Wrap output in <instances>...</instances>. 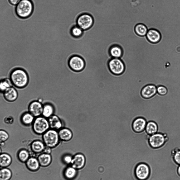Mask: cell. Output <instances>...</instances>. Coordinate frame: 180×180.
Returning a JSON list of instances; mask_svg holds the SVG:
<instances>
[{
	"mask_svg": "<svg viewBox=\"0 0 180 180\" xmlns=\"http://www.w3.org/2000/svg\"><path fill=\"white\" fill-rule=\"evenodd\" d=\"M10 80L12 84L18 88L25 87L28 84L29 78L26 72L23 69L16 68L11 72Z\"/></svg>",
	"mask_w": 180,
	"mask_h": 180,
	"instance_id": "6da1fadb",
	"label": "cell"
},
{
	"mask_svg": "<svg viewBox=\"0 0 180 180\" xmlns=\"http://www.w3.org/2000/svg\"><path fill=\"white\" fill-rule=\"evenodd\" d=\"M33 9V4L31 0H21L16 5L15 12L20 18L25 19L31 16Z\"/></svg>",
	"mask_w": 180,
	"mask_h": 180,
	"instance_id": "7a4b0ae2",
	"label": "cell"
},
{
	"mask_svg": "<svg viewBox=\"0 0 180 180\" xmlns=\"http://www.w3.org/2000/svg\"><path fill=\"white\" fill-rule=\"evenodd\" d=\"M32 125L33 132L38 135H42L50 128L48 120L43 116L36 117Z\"/></svg>",
	"mask_w": 180,
	"mask_h": 180,
	"instance_id": "3957f363",
	"label": "cell"
},
{
	"mask_svg": "<svg viewBox=\"0 0 180 180\" xmlns=\"http://www.w3.org/2000/svg\"><path fill=\"white\" fill-rule=\"evenodd\" d=\"M42 139L46 146L51 148L57 146L60 140L58 131L51 129H49L42 135Z\"/></svg>",
	"mask_w": 180,
	"mask_h": 180,
	"instance_id": "277c9868",
	"label": "cell"
},
{
	"mask_svg": "<svg viewBox=\"0 0 180 180\" xmlns=\"http://www.w3.org/2000/svg\"><path fill=\"white\" fill-rule=\"evenodd\" d=\"M94 20L92 16L87 13H84L80 15L77 20L78 26L83 30L90 29L93 25Z\"/></svg>",
	"mask_w": 180,
	"mask_h": 180,
	"instance_id": "5b68a950",
	"label": "cell"
},
{
	"mask_svg": "<svg viewBox=\"0 0 180 180\" xmlns=\"http://www.w3.org/2000/svg\"><path fill=\"white\" fill-rule=\"evenodd\" d=\"M166 141L165 136L162 134L157 132L150 135L148 142L150 147L154 149H158L162 146Z\"/></svg>",
	"mask_w": 180,
	"mask_h": 180,
	"instance_id": "8992f818",
	"label": "cell"
},
{
	"mask_svg": "<svg viewBox=\"0 0 180 180\" xmlns=\"http://www.w3.org/2000/svg\"><path fill=\"white\" fill-rule=\"evenodd\" d=\"M108 65L111 72L116 75L122 73L125 69L124 64L119 58H113L109 61Z\"/></svg>",
	"mask_w": 180,
	"mask_h": 180,
	"instance_id": "52a82bcc",
	"label": "cell"
},
{
	"mask_svg": "<svg viewBox=\"0 0 180 180\" xmlns=\"http://www.w3.org/2000/svg\"><path fill=\"white\" fill-rule=\"evenodd\" d=\"M136 177L139 180H145L149 177L150 172L148 166L144 163H141L137 165L135 169Z\"/></svg>",
	"mask_w": 180,
	"mask_h": 180,
	"instance_id": "ba28073f",
	"label": "cell"
},
{
	"mask_svg": "<svg viewBox=\"0 0 180 180\" xmlns=\"http://www.w3.org/2000/svg\"><path fill=\"white\" fill-rule=\"evenodd\" d=\"M69 64L73 70L79 72L84 69L85 66V63L84 60L81 57L77 55H74L69 59Z\"/></svg>",
	"mask_w": 180,
	"mask_h": 180,
	"instance_id": "9c48e42d",
	"label": "cell"
},
{
	"mask_svg": "<svg viewBox=\"0 0 180 180\" xmlns=\"http://www.w3.org/2000/svg\"><path fill=\"white\" fill-rule=\"evenodd\" d=\"M43 106V105L40 102L37 101H33L28 105V112L35 117L41 116L42 114Z\"/></svg>",
	"mask_w": 180,
	"mask_h": 180,
	"instance_id": "30bf717a",
	"label": "cell"
},
{
	"mask_svg": "<svg viewBox=\"0 0 180 180\" xmlns=\"http://www.w3.org/2000/svg\"><path fill=\"white\" fill-rule=\"evenodd\" d=\"M85 163V158L82 154L79 153L72 157L71 163V166L76 170L82 168Z\"/></svg>",
	"mask_w": 180,
	"mask_h": 180,
	"instance_id": "8fae6325",
	"label": "cell"
},
{
	"mask_svg": "<svg viewBox=\"0 0 180 180\" xmlns=\"http://www.w3.org/2000/svg\"><path fill=\"white\" fill-rule=\"evenodd\" d=\"M147 122L146 120L142 117H138L135 119L132 124L133 130L137 132H140L145 129Z\"/></svg>",
	"mask_w": 180,
	"mask_h": 180,
	"instance_id": "7c38bea8",
	"label": "cell"
},
{
	"mask_svg": "<svg viewBox=\"0 0 180 180\" xmlns=\"http://www.w3.org/2000/svg\"><path fill=\"white\" fill-rule=\"evenodd\" d=\"M157 93V87L153 84H148L142 89L141 94L145 98H149L155 95Z\"/></svg>",
	"mask_w": 180,
	"mask_h": 180,
	"instance_id": "4fadbf2b",
	"label": "cell"
},
{
	"mask_svg": "<svg viewBox=\"0 0 180 180\" xmlns=\"http://www.w3.org/2000/svg\"><path fill=\"white\" fill-rule=\"evenodd\" d=\"M50 128L58 131L63 127L62 121L57 115H53L48 118Z\"/></svg>",
	"mask_w": 180,
	"mask_h": 180,
	"instance_id": "5bb4252c",
	"label": "cell"
},
{
	"mask_svg": "<svg viewBox=\"0 0 180 180\" xmlns=\"http://www.w3.org/2000/svg\"><path fill=\"white\" fill-rule=\"evenodd\" d=\"M3 92L4 98L8 102H13L16 101L18 98V93L13 87H10Z\"/></svg>",
	"mask_w": 180,
	"mask_h": 180,
	"instance_id": "9a60e30c",
	"label": "cell"
},
{
	"mask_svg": "<svg viewBox=\"0 0 180 180\" xmlns=\"http://www.w3.org/2000/svg\"><path fill=\"white\" fill-rule=\"evenodd\" d=\"M146 36L148 40L153 43L158 42L161 39V35L160 32L154 29L148 30Z\"/></svg>",
	"mask_w": 180,
	"mask_h": 180,
	"instance_id": "2e32d148",
	"label": "cell"
},
{
	"mask_svg": "<svg viewBox=\"0 0 180 180\" xmlns=\"http://www.w3.org/2000/svg\"><path fill=\"white\" fill-rule=\"evenodd\" d=\"M58 131L60 140L68 141L70 140L72 138V132L68 128L63 127Z\"/></svg>",
	"mask_w": 180,
	"mask_h": 180,
	"instance_id": "e0dca14e",
	"label": "cell"
},
{
	"mask_svg": "<svg viewBox=\"0 0 180 180\" xmlns=\"http://www.w3.org/2000/svg\"><path fill=\"white\" fill-rule=\"evenodd\" d=\"M38 160L41 166L45 167L50 164L52 161V157L49 154L44 153L38 156Z\"/></svg>",
	"mask_w": 180,
	"mask_h": 180,
	"instance_id": "ac0fdd59",
	"label": "cell"
},
{
	"mask_svg": "<svg viewBox=\"0 0 180 180\" xmlns=\"http://www.w3.org/2000/svg\"><path fill=\"white\" fill-rule=\"evenodd\" d=\"M35 117L29 112L24 113L21 116V121L22 123L26 126L32 125L34 120Z\"/></svg>",
	"mask_w": 180,
	"mask_h": 180,
	"instance_id": "d6986e66",
	"label": "cell"
},
{
	"mask_svg": "<svg viewBox=\"0 0 180 180\" xmlns=\"http://www.w3.org/2000/svg\"><path fill=\"white\" fill-rule=\"evenodd\" d=\"M45 145L43 142L39 140H35L32 143L31 147L34 152L39 153L44 150L45 147Z\"/></svg>",
	"mask_w": 180,
	"mask_h": 180,
	"instance_id": "ffe728a7",
	"label": "cell"
},
{
	"mask_svg": "<svg viewBox=\"0 0 180 180\" xmlns=\"http://www.w3.org/2000/svg\"><path fill=\"white\" fill-rule=\"evenodd\" d=\"M26 164L28 169L32 171L37 170L40 165L38 160L33 157L29 158L26 161Z\"/></svg>",
	"mask_w": 180,
	"mask_h": 180,
	"instance_id": "44dd1931",
	"label": "cell"
},
{
	"mask_svg": "<svg viewBox=\"0 0 180 180\" xmlns=\"http://www.w3.org/2000/svg\"><path fill=\"white\" fill-rule=\"evenodd\" d=\"M54 107L51 104L46 103L43 105L42 116L46 118H48L54 114Z\"/></svg>",
	"mask_w": 180,
	"mask_h": 180,
	"instance_id": "7402d4cb",
	"label": "cell"
},
{
	"mask_svg": "<svg viewBox=\"0 0 180 180\" xmlns=\"http://www.w3.org/2000/svg\"><path fill=\"white\" fill-rule=\"evenodd\" d=\"M147 133L150 135L157 132L158 126L157 124L152 121L147 122L145 129Z\"/></svg>",
	"mask_w": 180,
	"mask_h": 180,
	"instance_id": "603a6c76",
	"label": "cell"
},
{
	"mask_svg": "<svg viewBox=\"0 0 180 180\" xmlns=\"http://www.w3.org/2000/svg\"><path fill=\"white\" fill-rule=\"evenodd\" d=\"M12 159L11 156L7 154L3 153L0 156V165L1 167H7L11 163Z\"/></svg>",
	"mask_w": 180,
	"mask_h": 180,
	"instance_id": "cb8c5ba5",
	"label": "cell"
},
{
	"mask_svg": "<svg viewBox=\"0 0 180 180\" xmlns=\"http://www.w3.org/2000/svg\"><path fill=\"white\" fill-rule=\"evenodd\" d=\"M109 53L113 58H119L122 55L123 51L122 48L119 46L115 45L110 48Z\"/></svg>",
	"mask_w": 180,
	"mask_h": 180,
	"instance_id": "d4e9b609",
	"label": "cell"
},
{
	"mask_svg": "<svg viewBox=\"0 0 180 180\" xmlns=\"http://www.w3.org/2000/svg\"><path fill=\"white\" fill-rule=\"evenodd\" d=\"M134 30L137 35L140 36H143L146 35L148 29L144 24L139 23L135 26Z\"/></svg>",
	"mask_w": 180,
	"mask_h": 180,
	"instance_id": "484cf974",
	"label": "cell"
},
{
	"mask_svg": "<svg viewBox=\"0 0 180 180\" xmlns=\"http://www.w3.org/2000/svg\"><path fill=\"white\" fill-rule=\"evenodd\" d=\"M76 170L72 166L67 168L64 172V175L65 177L69 179L74 178L77 174Z\"/></svg>",
	"mask_w": 180,
	"mask_h": 180,
	"instance_id": "4316f807",
	"label": "cell"
},
{
	"mask_svg": "<svg viewBox=\"0 0 180 180\" xmlns=\"http://www.w3.org/2000/svg\"><path fill=\"white\" fill-rule=\"evenodd\" d=\"M11 170L6 168H3L0 171V180H9L11 177Z\"/></svg>",
	"mask_w": 180,
	"mask_h": 180,
	"instance_id": "83f0119b",
	"label": "cell"
},
{
	"mask_svg": "<svg viewBox=\"0 0 180 180\" xmlns=\"http://www.w3.org/2000/svg\"><path fill=\"white\" fill-rule=\"evenodd\" d=\"M18 158L20 161L25 162L29 159L30 155L28 151L25 149H22L18 153Z\"/></svg>",
	"mask_w": 180,
	"mask_h": 180,
	"instance_id": "f1b7e54d",
	"label": "cell"
},
{
	"mask_svg": "<svg viewBox=\"0 0 180 180\" xmlns=\"http://www.w3.org/2000/svg\"><path fill=\"white\" fill-rule=\"evenodd\" d=\"M83 30L79 26H74L70 30L71 35L75 37H78L81 36L83 32Z\"/></svg>",
	"mask_w": 180,
	"mask_h": 180,
	"instance_id": "f546056e",
	"label": "cell"
},
{
	"mask_svg": "<svg viewBox=\"0 0 180 180\" xmlns=\"http://www.w3.org/2000/svg\"><path fill=\"white\" fill-rule=\"evenodd\" d=\"M12 83L10 80L7 79L1 80L0 83V89L1 91L3 92L7 89L10 87Z\"/></svg>",
	"mask_w": 180,
	"mask_h": 180,
	"instance_id": "4dcf8cb0",
	"label": "cell"
},
{
	"mask_svg": "<svg viewBox=\"0 0 180 180\" xmlns=\"http://www.w3.org/2000/svg\"><path fill=\"white\" fill-rule=\"evenodd\" d=\"M175 162L177 164L180 165V150L174 149L172 151Z\"/></svg>",
	"mask_w": 180,
	"mask_h": 180,
	"instance_id": "1f68e13d",
	"label": "cell"
},
{
	"mask_svg": "<svg viewBox=\"0 0 180 180\" xmlns=\"http://www.w3.org/2000/svg\"><path fill=\"white\" fill-rule=\"evenodd\" d=\"M8 133L6 131L1 130L0 131V141L1 142H5L9 138Z\"/></svg>",
	"mask_w": 180,
	"mask_h": 180,
	"instance_id": "d6a6232c",
	"label": "cell"
},
{
	"mask_svg": "<svg viewBox=\"0 0 180 180\" xmlns=\"http://www.w3.org/2000/svg\"><path fill=\"white\" fill-rule=\"evenodd\" d=\"M157 93L161 95H166L167 92V88L164 86H160L157 87Z\"/></svg>",
	"mask_w": 180,
	"mask_h": 180,
	"instance_id": "836d02e7",
	"label": "cell"
},
{
	"mask_svg": "<svg viewBox=\"0 0 180 180\" xmlns=\"http://www.w3.org/2000/svg\"><path fill=\"white\" fill-rule=\"evenodd\" d=\"M4 122L8 125L12 124L14 121V119L13 117L11 116H8L5 117L3 120Z\"/></svg>",
	"mask_w": 180,
	"mask_h": 180,
	"instance_id": "e575fe53",
	"label": "cell"
},
{
	"mask_svg": "<svg viewBox=\"0 0 180 180\" xmlns=\"http://www.w3.org/2000/svg\"><path fill=\"white\" fill-rule=\"evenodd\" d=\"M72 158L69 155H66L64 157L63 160L66 163H71Z\"/></svg>",
	"mask_w": 180,
	"mask_h": 180,
	"instance_id": "d590c367",
	"label": "cell"
},
{
	"mask_svg": "<svg viewBox=\"0 0 180 180\" xmlns=\"http://www.w3.org/2000/svg\"><path fill=\"white\" fill-rule=\"evenodd\" d=\"M21 0H8L9 3L12 5H16Z\"/></svg>",
	"mask_w": 180,
	"mask_h": 180,
	"instance_id": "8d00e7d4",
	"label": "cell"
},
{
	"mask_svg": "<svg viewBox=\"0 0 180 180\" xmlns=\"http://www.w3.org/2000/svg\"><path fill=\"white\" fill-rule=\"evenodd\" d=\"M43 151L45 153L50 154L51 152V148L47 146H45Z\"/></svg>",
	"mask_w": 180,
	"mask_h": 180,
	"instance_id": "74e56055",
	"label": "cell"
},
{
	"mask_svg": "<svg viewBox=\"0 0 180 180\" xmlns=\"http://www.w3.org/2000/svg\"><path fill=\"white\" fill-rule=\"evenodd\" d=\"M177 172L178 174L180 176V165L178 167Z\"/></svg>",
	"mask_w": 180,
	"mask_h": 180,
	"instance_id": "f35d334b",
	"label": "cell"
}]
</instances>
